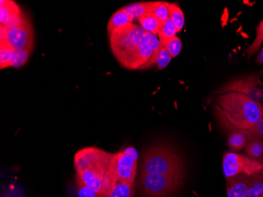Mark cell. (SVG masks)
Returning a JSON list of instances; mask_svg holds the SVG:
<instances>
[{
	"instance_id": "1",
	"label": "cell",
	"mask_w": 263,
	"mask_h": 197,
	"mask_svg": "<svg viewBox=\"0 0 263 197\" xmlns=\"http://www.w3.org/2000/svg\"><path fill=\"white\" fill-rule=\"evenodd\" d=\"M215 108L221 124L230 131L252 130L262 116V106L240 93L220 94Z\"/></svg>"
},
{
	"instance_id": "2",
	"label": "cell",
	"mask_w": 263,
	"mask_h": 197,
	"mask_svg": "<svg viewBox=\"0 0 263 197\" xmlns=\"http://www.w3.org/2000/svg\"><path fill=\"white\" fill-rule=\"evenodd\" d=\"M159 174L183 177V164L177 152L166 145H155L146 151L140 174Z\"/></svg>"
},
{
	"instance_id": "3",
	"label": "cell",
	"mask_w": 263,
	"mask_h": 197,
	"mask_svg": "<svg viewBox=\"0 0 263 197\" xmlns=\"http://www.w3.org/2000/svg\"><path fill=\"white\" fill-rule=\"evenodd\" d=\"M146 35L147 32L140 26L132 23L116 29L109 35L112 52L121 65H123L135 53L138 46L145 41Z\"/></svg>"
},
{
	"instance_id": "4",
	"label": "cell",
	"mask_w": 263,
	"mask_h": 197,
	"mask_svg": "<svg viewBox=\"0 0 263 197\" xmlns=\"http://www.w3.org/2000/svg\"><path fill=\"white\" fill-rule=\"evenodd\" d=\"M182 179L159 174H140L143 197H171L181 186Z\"/></svg>"
},
{
	"instance_id": "5",
	"label": "cell",
	"mask_w": 263,
	"mask_h": 197,
	"mask_svg": "<svg viewBox=\"0 0 263 197\" xmlns=\"http://www.w3.org/2000/svg\"><path fill=\"white\" fill-rule=\"evenodd\" d=\"M222 170L226 179L240 174L252 176L263 170V164L259 160L248 155L226 152L223 155Z\"/></svg>"
},
{
	"instance_id": "6",
	"label": "cell",
	"mask_w": 263,
	"mask_h": 197,
	"mask_svg": "<svg viewBox=\"0 0 263 197\" xmlns=\"http://www.w3.org/2000/svg\"><path fill=\"white\" fill-rule=\"evenodd\" d=\"M115 156V154L109 153L96 147L81 149L74 155L75 171L77 174H81L92 168L107 170L113 163Z\"/></svg>"
},
{
	"instance_id": "7",
	"label": "cell",
	"mask_w": 263,
	"mask_h": 197,
	"mask_svg": "<svg viewBox=\"0 0 263 197\" xmlns=\"http://www.w3.org/2000/svg\"><path fill=\"white\" fill-rule=\"evenodd\" d=\"M0 41H6L14 49H32L34 44V31L27 17L20 26L7 28L1 25Z\"/></svg>"
},
{
	"instance_id": "8",
	"label": "cell",
	"mask_w": 263,
	"mask_h": 197,
	"mask_svg": "<svg viewBox=\"0 0 263 197\" xmlns=\"http://www.w3.org/2000/svg\"><path fill=\"white\" fill-rule=\"evenodd\" d=\"M220 94L226 93H237L245 95L250 100L263 106V84L259 78L248 76L233 80L227 83L218 92Z\"/></svg>"
},
{
	"instance_id": "9",
	"label": "cell",
	"mask_w": 263,
	"mask_h": 197,
	"mask_svg": "<svg viewBox=\"0 0 263 197\" xmlns=\"http://www.w3.org/2000/svg\"><path fill=\"white\" fill-rule=\"evenodd\" d=\"M138 153L133 147L115 153V171L119 182L134 185Z\"/></svg>"
},
{
	"instance_id": "10",
	"label": "cell",
	"mask_w": 263,
	"mask_h": 197,
	"mask_svg": "<svg viewBox=\"0 0 263 197\" xmlns=\"http://www.w3.org/2000/svg\"><path fill=\"white\" fill-rule=\"evenodd\" d=\"M153 53L152 45L145 40L138 46L135 53L122 66L129 69H141L150 60Z\"/></svg>"
},
{
	"instance_id": "11",
	"label": "cell",
	"mask_w": 263,
	"mask_h": 197,
	"mask_svg": "<svg viewBox=\"0 0 263 197\" xmlns=\"http://www.w3.org/2000/svg\"><path fill=\"white\" fill-rule=\"evenodd\" d=\"M251 176L240 174L227 179L226 192L228 197H246L249 189Z\"/></svg>"
},
{
	"instance_id": "12",
	"label": "cell",
	"mask_w": 263,
	"mask_h": 197,
	"mask_svg": "<svg viewBox=\"0 0 263 197\" xmlns=\"http://www.w3.org/2000/svg\"><path fill=\"white\" fill-rule=\"evenodd\" d=\"M254 137H255L252 130H233L229 135L227 145L231 150L240 151Z\"/></svg>"
},
{
	"instance_id": "13",
	"label": "cell",
	"mask_w": 263,
	"mask_h": 197,
	"mask_svg": "<svg viewBox=\"0 0 263 197\" xmlns=\"http://www.w3.org/2000/svg\"><path fill=\"white\" fill-rule=\"evenodd\" d=\"M22 14L18 5L11 0H1L0 2V22L6 26L10 21Z\"/></svg>"
},
{
	"instance_id": "14",
	"label": "cell",
	"mask_w": 263,
	"mask_h": 197,
	"mask_svg": "<svg viewBox=\"0 0 263 197\" xmlns=\"http://www.w3.org/2000/svg\"><path fill=\"white\" fill-rule=\"evenodd\" d=\"M134 21L123 8L117 10L110 17L107 24V33L110 35L116 29H121L129 24L134 23Z\"/></svg>"
},
{
	"instance_id": "15",
	"label": "cell",
	"mask_w": 263,
	"mask_h": 197,
	"mask_svg": "<svg viewBox=\"0 0 263 197\" xmlns=\"http://www.w3.org/2000/svg\"><path fill=\"white\" fill-rule=\"evenodd\" d=\"M154 2H140L128 4L123 7L127 14L135 20H138L140 17L146 14L152 13L153 8Z\"/></svg>"
},
{
	"instance_id": "16",
	"label": "cell",
	"mask_w": 263,
	"mask_h": 197,
	"mask_svg": "<svg viewBox=\"0 0 263 197\" xmlns=\"http://www.w3.org/2000/svg\"><path fill=\"white\" fill-rule=\"evenodd\" d=\"M137 21L140 24V27L145 32L153 34L155 35L159 34L161 26H162V22L157 17H155L152 13H149V14L143 16Z\"/></svg>"
},
{
	"instance_id": "17",
	"label": "cell",
	"mask_w": 263,
	"mask_h": 197,
	"mask_svg": "<svg viewBox=\"0 0 263 197\" xmlns=\"http://www.w3.org/2000/svg\"><path fill=\"white\" fill-rule=\"evenodd\" d=\"M247 197H263V170L251 176Z\"/></svg>"
},
{
	"instance_id": "18",
	"label": "cell",
	"mask_w": 263,
	"mask_h": 197,
	"mask_svg": "<svg viewBox=\"0 0 263 197\" xmlns=\"http://www.w3.org/2000/svg\"><path fill=\"white\" fill-rule=\"evenodd\" d=\"M104 197H134V185L118 182Z\"/></svg>"
},
{
	"instance_id": "19",
	"label": "cell",
	"mask_w": 263,
	"mask_h": 197,
	"mask_svg": "<svg viewBox=\"0 0 263 197\" xmlns=\"http://www.w3.org/2000/svg\"><path fill=\"white\" fill-rule=\"evenodd\" d=\"M169 10L170 19L174 24L177 32H181L184 28V22H185V17L182 10L176 4H170Z\"/></svg>"
},
{
	"instance_id": "20",
	"label": "cell",
	"mask_w": 263,
	"mask_h": 197,
	"mask_svg": "<svg viewBox=\"0 0 263 197\" xmlns=\"http://www.w3.org/2000/svg\"><path fill=\"white\" fill-rule=\"evenodd\" d=\"M245 149L248 156L259 159L263 156V140L254 137L248 142Z\"/></svg>"
},
{
	"instance_id": "21",
	"label": "cell",
	"mask_w": 263,
	"mask_h": 197,
	"mask_svg": "<svg viewBox=\"0 0 263 197\" xmlns=\"http://www.w3.org/2000/svg\"><path fill=\"white\" fill-rule=\"evenodd\" d=\"M14 48L6 41H0V68L1 69L11 66L12 57Z\"/></svg>"
},
{
	"instance_id": "22",
	"label": "cell",
	"mask_w": 263,
	"mask_h": 197,
	"mask_svg": "<svg viewBox=\"0 0 263 197\" xmlns=\"http://www.w3.org/2000/svg\"><path fill=\"white\" fill-rule=\"evenodd\" d=\"M161 45L166 49L167 51L171 54L172 58H176L181 53L182 50V42L181 39L175 37V38H171L168 40H159Z\"/></svg>"
},
{
	"instance_id": "23",
	"label": "cell",
	"mask_w": 263,
	"mask_h": 197,
	"mask_svg": "<svg viewBox=\"0 0 263 197\" xmlns=\"http://www.w3.org/2000/svg\"><path fill=\"white\" fill-rule=\"evenodd\" d=\"M32 51V49H14L12 57L11 66L19 68L24 66L29 60Z\"/></svg>"
},
{
	"instance_id": "24",
	"label": "cell",
	"mask_w": 263,
	"mask_h": 197,
	"mask_svg": "<svg viewBox=\"0 0 263 197\" xmlns=\"http://www.w3.org/2000/svg\"><path fill=\"white\" fill-rule=\"evenodd\" d=\"M169 3L162 2V1L154 2L152 13L162 23L166 19H169Z\"/></svg>"
},
{
	"instance_id": "25",
	"label": "cell",
	"mask_w": 263,
	"mask_h": 197,
	"mask_svg": "<svg viewBox=\"0 0 263 197\" xmlns=\"http://www.w3.org/2000/svg\"><path fill=\"white\" fill-rule=\"evenodd\" d=\"M177 33V29L169 17L165 22H162L158 35H159V40H168L177 37L176 35Z\"/></svg>"
},
{
	"instance_id": "26",
	"label": "cell",
	"mask_w": 263,
	"mask_h": 197,
	"mask_svg": "<svg viewBox=\"0 0 263 197\" xmlns=\"http://www.w3.org/2000/svg\"><path fill=\"white\" fill-rule=\"evenodd\" d=\"M172 59V56L167 51L166 49L161 45L160 50H159L157 58H156L155 66H157L159 69H165L170 64Z\"/></svg>"
},
{
	"instance_id": "27",
	"label": "cell",
	"mask_w": 263,
	"mask_h": 197,
	"mask_svg": "<svg viewBox=\"0 0 263 197\" xmlns=\"http://www.w3.org/2000/svg\"><path fill=\"white\" fill-rule=\"evenodd\" d=\"M77 185V193L78 197H99L97 192H93L85 183L75 177Z\"/></svg>"
},
{
	"instance_id": "28",
	"label": "cell",
	"mask_w": 263,
	"mask_h": 197,
	"mask_svg": "<svg viewBox=\"0 0 263 197\" xmlns=\"http://www.w3.org/2000/svg\"><path fill=\"white\" fill-rule=\"evenodd\" d=\"M263 41V21H261L259 26L257 28V37L255 39V42L253 43L252 46H250L249 49L248 50V54L249 56H252L255 53L257 49L260 47L261 42Z\"/></svg>"
},
{
	"instance_id": "29",
	"label": "cell",
	"mask_w": 263,
	"mask_h": 197,
	"mask_svg": "<svg viewBox=\"0 0 263 197\" xmlns=\"http://www.w3.org/2000/svg\"><path fill=\"white\" fill-rule=\"evenodd\" d=\"M104 174L97 176V177L93 178L92 180L90 181L88 183L85 184V185H86L90 189H91L93 192H97L98 195L100 194V191H101L102 183H103V179Z\"/></svg>"
},
{
	"instance_id": "30",
	"label": "cell",
	"mask_w": 263,
	"mask_h": 197,
	"mask_svg": "<svg viewBox=\"0 0 263 197\" xmlns=\"http://www.w3.org/2000/svg\"><path fill=\"white\" fill-rule=\"evenodd\" d=\"M254 137L263 140V115L254 128L252 129Z\"/></svg>"
},
{
	"instance_id": "31",
	"label": "cell",
	"mask_w": 263,
	"mask_h": 197,
	"mask_svg": "<svg viewBox=\"0 0 263 197\" xmlns=\"http://www.w3.org/2000/svg\"><path fill=\"white\" fill-rule=\"evenodd\" d=\"M257 63L259 64H263V47L261 49V52L258 55V58H257Z\"/></svg>"
},
{
	"instance_id": "32",
	"label": "cell",
	"mask_w": 263,
	"mask_h": 197,
	"mask_svg": "<svg viewBox=\"0 0 263 197\" xmlns=\"http://www.w3.org/2000/svg\"><path fill=\"white\" fill-rule=\"evenodd\" d=\"M258 160H259L260 162H261V164H263V156L261 157V158H260L259 159H258Z\"/></svg>"
},
{
	"instance_id": "33",
	"label": "cell",
	"mask_w": 263,
	"mask_h": 197,
	"mask_svg": "<svg viewBox=\"0 0 263 197\" xmlns=\"http://www.w3.org/2000/svg\"><path fill=\"white\" fill-rule=\"evenodd\" d=\"M247 197V196H246Z\"/></svg>"
}]
</instances>
